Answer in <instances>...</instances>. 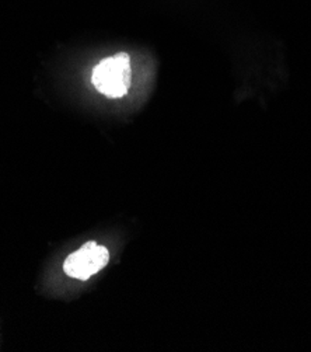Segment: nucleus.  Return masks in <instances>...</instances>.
Returning <instances> with one entry per match:
<instances>
[{"mask_svg": "<svg viewBox=\"0 0 311 352\" xmlns=\"http://www.w3.org/2000/svg\"><path fill=\"white\" fill-rule=\"evenodd\" d=\"M94 87L110 98L124 97L132 83L130 58L125 52L101 60L93 70Z\"/></svg>", "mask_w": 311, "mask_h": 352, "instance_id": "f257e3e1", "label": "nucleus"}, {"mask_svg": "<svg viewBox=\"0 0 311 352\" xmlns=\"http://www.w3.org/2000/svg\"><path fill=\"white\" fill-rule=\"evenodd\" d=\"M110 261V252L95 241L83 244L79 250L69 254L63 263V271L67 276L87 280L101 271Z\"/></svg>", "mask_w": 311, "mask_h": 352, "instance_id": "f03ea898", "label": "nucleus"}]
</instances>
